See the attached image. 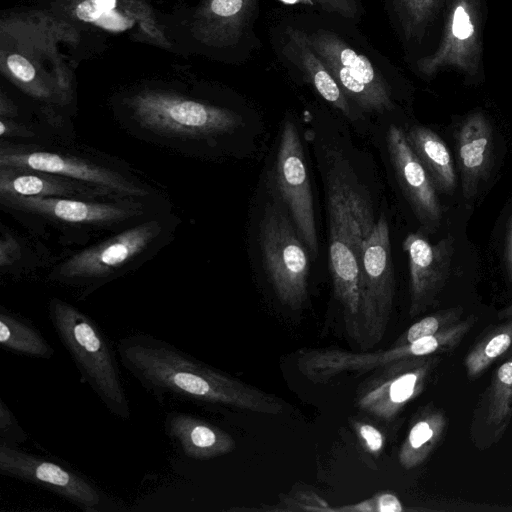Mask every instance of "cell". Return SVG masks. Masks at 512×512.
<instances>
[{
  "label": "cell",
  "instance_id": "6da1fadb",
  "mask_svg": "<svg viewBox=\"0 0 512 512\" xmlns=\"http://www.w3.org/2000/svg\"><path fill=\"white\" fill-rule=\"evenodd\" d=\"M118 353L122 366L161 402L174 399L267 415H279L285 410L277 396L153 336L138 334L122 338Z\"/></svg>",
  "mask_w": 512,
  "mask_h": 512
},
{
  "label": "cell",
  "instance_id": "7a4b0ae2",
  "mask_svg": "<svg viewBox=\"0 0 512 512\" xmlns=\"http://www.w3.org/2000/svg\"><path fill=\"white\" fill-rule=\"evenodd\" d=\"M117 117L134 137L188 156L243 125L231 109L160 88L129 93L118 104Z\"/></svg>",
  "mask_w": 512,
  "mask_h": 512
},
{
  "label": "cell",
  "instance_id": "3957f363",
  "mask_svg": "<svg viewBox=\"0 0 512 512\" xmlns=\"http://www.w3.org/2000/svg\"><path fill=\"white\" fill-rule=\"evenodd\" d=\"M3 210L38 236L55 233L62 245H85L168 210L165 199H78L0 195Z\"/></svg>",
  "mask_w": 512,
  "mask_h": 512
},
{
  "label": "cell",
  "instance_id": "277c9868",
  "mask_svg": "<svg viewBox=\"0 0 512 512\" xmlns=\"http://www.w3.org/2000/svg\"><path fill=\"white\" fill-rule=\"evenodd\" d=\"M179 223L170 211L144 219L65 257L48 280L73 289L83 300L154 257L174 238Z\"/></svg>",
  "mask_w": 512,
  "mask_h": 512
},
{
  "label": "cell",
  "instance_id": "5b68a950",
  "mask_svg": "<svg viewBox=\"0 0 512 512\" xmlns=\"http://www.w3.org/2000/svg\"><path fill=\"white\" fill-rule=\"evenodd\" d=\"M327 209L334 293L342 306L347 332L360 344L362 248L376 221L364 195L340 180L331 181L328 187Z\"/></svg>",
  "mask_w": 512,
  "mask_h": 512
},
{
  "label": "cell",
  "instance_id": "8992f818",
  "mask_svg": "<svg viewBox=\"0 0 512 512\" xmlns=\"http://www.w3.org/2000/svg\"><path fill=\"white\" fill-rule=\"evenodd\" d=\"M48 314L83 381L113 415L128 420L130 405L117 359L97 323L74 305L57 297L50 299Z\"/></svg>",
  "mask_w": 512,
  "mask_h": 512
},
{
  "label": "cell",
  "instance_id": "52a82bcc",
  "mask_svg": "<svg viewBox=\"0 0 512 512\" xmlns=\"http://www.w3.org/2000/svg\"><path fill=\"white\" fill-rule=\"evenodd\" d=\"M0 166L25 168L89 183L126 198L164 199L152 186L112 158L77 149L2 140Z\"/></svg>",
  "mask_w": 512,
  "mask_h": 512
},
{
  "label": "cell",
  "instance_id": "ba28073f",
  "mask_svg": "<svg viewBox=\"0 0 512 512\" xmlns=\"http://www.w3.org/2000/svg\"><path fill=\"white\" fill-rule=\"evenodd\" d=\"M263 262L274 292L282 303L299 310L308 299L310 258L289 215L279 203L265 205L260 226Z\"/></svg>",
  "mask_w": 512,
  "mask_h": 512
},
{
  "label": "cell",
  "instance_id": "9c48e42d",
  "mask_svg": "<svg viewBox=\"0 0 512 512\" xmlns=\"http://www.w3.org/2000/svg\"><path fill=\"white\" fill-rule=\"evenodd\" d=\"M79 33L68 21L44 11L5 16L0 21V49L25 56L55 77L72 97L71 71L59 52L60 44H77Z\"/></svg>",
  "mask_w": 512,
  "mask_h": 512
},
{
  "label": "cell",
  "instance_id": "30bf717a",
  "mask_svg": "<svg viewBox=\"0 0 512 512\" xmlns=\"http://www.w3.org/2000/svg\"><path fill=\"white\" fill-rule=\"evenodd\" d=\"M395 296L390 229L384 216L365 238L361 268V348L380 342L385 334Z\"/></svg>",
  "mask_w": 512,
  "mask_h": 512
},
{
  "label": "cell",
  "instance_id": "8fae6325",
  "mask_svg": "<svg viewBox=\"0 0 512 512\" xmlns=\"http://www.w3.org/2000/svg\"><path fill=\"white\" fill-rule=\"evenodd\" d=\"M308 41L348 99L366 112L393 109L388 83L365 55L328 30L313 32Z\"/></svg>",
  "mask_w": 512,
  "mask_h": 512
},
{
  "label": "cell",
  "instance_id": "7c38bea8",
  "mask_svg": "<svg viewBox=\"0 0 512 512\" xmlns=\"http://www.w3.org/2000/svg\"><path fill=\"white\" fill-rule=\"evenodd\" d=\"M274 181L309 256L318 255L314 205L303 145L298 129L291 121L283 125L276 160Z\"/></svg>",
  "mask_w": 512,
  "mask_h": 512
},
{
  "label": "cell",
  "instance_id": "4fadbf2b",
  "mask_svg": "<svg viewBox=\"0 0 512 512\" xmlns=\"http://www.w3.org/2000/svg\"><path fill=\"white\" fill-rule=\"evenodd\" d=\"M0 472L48 489L83 511L97 512L101 509L102 494L85 477L3 442H0Z\"/></svg>",
  "mask_w": 512,
  "mask_h": 512
},
{
  "label": "cell",
  "instance_id": "5bb4252c",
  "mask_svg": "<svg viewBox=\"0 0 512 512\" xmlns=\"http://www.w3.org/2000/svg\"><path fill=\"white\" fill-rule=\"evenodd\" d=\"M433 360L411 357L379 369L359 388L355 405L377 419H394L423 390Z\"/></svg>",
  "mask_w": 512,
  "mask_h": 512
},
{
  "label": "cell",
  "instance_id": "9a60e30c",
  "mask_svg": "<svg viewBox=\"0 0 512 512\" xmlns=\"http://www.w3.org/2000/svg\"><path fill=\"white\" fill-rule=\"evenodd\" d=\"M480 18L478 0H451L441 44L435 53L418 60V70L431 76L439 69L453 67L476 74L481 57Z\"/></svg>",
  "mask_w": 512,
  "mask_h": 512
},
{
  "label": "cell",
  "instance_id": "2e32d148",
  "mask_svg": "<svg viewBox=\"0 0 512 512\" xmlns=\"http://www.w3.org/2000/svg\"><path fill=\"white\" fill-rule=\"evenodd\" d=\"M410 274V315L416 316L433 305L451 267L454 240L447 237L431 244L420 233H409L403 241Z\"/></svg>",
  "mask_w": 512,
  "mask_h": 512
},
{
  "label": "cell",
  "instance_id": "e0dca14e",
  "mask_svg": "<svg viewBox=\"0 0 512 512\" xmlns=\"http://www.w3.org/2000/svg\"><path fill=\"white\" fill-rule=\"evenodd\" d=\"M389 157L401 189L419 221L430 231L437 229L442 209L436 188L410 146L406 132L391 125L386 134Z\"/></svg>",
  "mask_w": 512,
  "mask_h": 512
},
{
  "label": "cell",
  "instance_id": "ac0fdd59",
  "mask_svg": "<svg viewBox=\"0 0 512 512\" xmlns=\"http://www.w3.org/2000/svg\"><path fill=\"white\" fill-rule=\"evenodd\" d=\"M255 8L256 0H202L193 15L192 34L209 47L233 46L242 37Z\"/></svg>",
  "mask_w": 512,
  "mask_h": 512
},
{
  "label": "cell",
  "instance_id": "d6986e66",
  "mask_svg": "<svg viewBox=\"0 0 512 512\" xmlns=\"http://www.w3.org/2000/svg\"><path fill=\"white\" fill-rule=\"evenodd\" d=\"M0 195L78 199L126 198L64 176L7 166H0Z\"/></svg>",
  "mask_w": 512,
  "mask_h": 512
},
{
  "label": "cell",
  "instance_id": "ffe728a7",
  "mask_svg": "<svg viewBox=\"0 0 512 512\" xmlns=\"http://www.w3.org/2000/svg\"><path fill=\"white\" fill-rule=\"evenodd\" d=\"M462 192L473 199L486 178L492 158L493 130L481 112L469 115L457 134Z\"/></svg>",
  "mask_w": 512,
  "mask_h": 512
},
{
  "label": "cell",
  "instance_id": "44dd1931",
  "mask_svg": "<svg viewBox=\"0 0 512 512\" xmlns=\"http://www.w3.org/2000/svg\"><path fill=\"white\" fill-rule=\"evenodd\" d=\"M166 434L187 457L208 460L232 452L236 443L225 430L194 415L171 412L165 418Z\"/></svg>",
  "mask_w": 512,
  "mask_h": 512
},
{
  "label": "cell",
  "instance_id": "7402d4cb",
  "mask_svg": "<svg viewBox=\"0 0 512 512\" xmlns=\"http://www.w3.org/2000/svg\"><path fill=\"white\" fill-rule=\"evenodd\" d=\"M284 52L302 71L307 81L328 103L337 108L346 117L351 116L348 98L329 72L323 61L312 49L308 35L297 28L288 27L285 31Z\"/></svg>",
  "mask_w": 512,
  "mask_h": 512
},
{
  "label": "cell",
  "instance_id": "603a6c76",
  "mask_svg": "<svg viewBox=\"0 0 512 512\" xmlns=\"http://www.w3.org/2000/svg\"><path fill=\"white\" fill-rule=\"evenodd\" d=\"M0 70L22 91L44 103L63 106L72 99L55 77L17 52L0 49Z\"/></svg>",
  "mask_w": 512,
  "mask_h": 512
},
{
  "label": "cell",
  "instance_id": "cb8c5ba5",
  "mask_svg": "<svg viewBox=\"0 0 512 512\" xmlns=\"http://www.w3.org/2000/svg\"><path fill=\"white\" fill-rule=\"evenodd\" d=\"M406 136L435 188L443 193H453L457 185L456 173L444 141L434 131L423 126L411 127Z\"/></svg>",
  "mask_w": 512,
  "mask_h": 512
},
{
  "label": "cell",
  "instance_id": "d4e9b609",
  "mask_svg": "<svg viewBox=\"0 0 512 512\" xmlns=\"http://www.w3.org/2000/svg\"><path fill=\"white\" fill-rule=\"evenodd\" d=\"M445 426L444 416L426 409L412 424L399 450V462L405 469L419 466L439 442Z\"/></svg>",
  "mask_w": 512,
  "mask_h": 512
},
{
  "label": "cell",
  "instance_id": "484cf974",
  "mask_svg": "<svg viewBox=\"0 0 512 512\" xmlns=\"http://www.w3.org/2000/svg\"><path fill=\"white\" fill-rule=\"evenodd\" d=\"M0 344L7 351L35 358L49 359L54 351L31 322L3 307L0 312Z\"/></svg>",
  "mask_w": 512,
  "mask_h": 512
},
{
  "label": "cell",
  "instance_id": "4316f807",
  "mask_svg": "<svg viewBox=\"0 0 512 512\" xmlns=\"http://www.w3.org/2000/svg\"><path fill=\"white\" fill-rule=\"evenodd\" d=\"M484 424L497 438L512 418V358L503 363L492 379L482 401Z\"/></svg>",
  "mask_w": 512,
  "mask_h": 512
},
{
  "label": "cell",
  "instance_id": "83f0119b",
  "mask_svg": "<svg viewBox=\"0 0 512 512\" xmlns=\"http://www.w3.org/2000/svg\"><path fill=\"white\" fill-rule=\"evenodd\" d=\"M512 346V320L496 327L467 355L468 375L475 377Z\"/></svg>",
  "mask_w": 512,
  "mask_h": 512
},
{
  "label": "cell",
  "instance_id": "f1b7e54d",
  "mask_svg": "<svg viewBox=\"0 0 512 512\" xmlns=\"http://www.w3.org/2000/svg\"><path fill=\"white\" fill-rule=\"evenodd\" d=\"M441 0H395L405 35L417 36L431 21Z\"/></svg>",
  "mask_w": 512,
  "mask_h": 512
},
{
  "label": "cell",
  "instance_id": "f546056e",
  "mask_svg": "<svg viewBox=\"0 0 512 512\" xmlns=\"http://www.w3.org/2000/svg\"><path fill=\"white\" fill-rule=\"evenodd\" d=\"M461 312L457 309L439 312L426 316L411 325L392 345L401 346L413 343L423 337L431 336L440 331L444 324L456 321ZM442 330V329H441Z\"/></svg>",
  "mask_w": 512,
  "mask_h": 512
},
{
  "label": "cell",
  "instance_id": "4dcf8cb0",
  "mask_svg": "<svg viewBox=\"0 0 512 512\" xmlns=\"http://www.w3.org/2000/svg\"><path fill=\"white\" fill-rule=\"evenodd\" d=\"M399 498L390 492H380L363 501L333 507L332 512H402Z\"/></svg>",
  "mask_w": 512,
  "mask_h": 512
},
{
  "label": "cell",
  "instance_id": "1f68e13d",
  "mask_svg": "<svg viewBox=\"0 0 512 512\" xmlns=\"http://www.w3.org/2000/svg\"><path fill=\"white\" fill-rule=\"evenodd\" d=\"M279 511H332L333 507L319 495L310 491H297L280 498Z\"/></svg>",
  "mask_w": 512,
  "mask_h": 512
},
{
  "label": "cell",
  "instance_id": "d6a6232c",
  "mask_svg": "<svg viewBox=\"0 0 512 512\" xmlns=\"http://www.w3.org/2000/svg\"><path fill=\"white\" fill-rule=\"evenodd\" d=\"M27 440V434L18 424L16 417L5 405L3 400L0 401V442L11 446H16Z\"/></svg>",
  "mask_w": 512,
  "mask_h": 512
},
{
  "label": "cell",
  "instance_id": "836d02e7",
  "mask_svg": "<svg viewBox=\"0 0 512 512\" xmlns=\"http://www.w3.org/2000/svg\"><path fill=\"white\" fill-rule=\"evenodd\" d=\"M354 428L360 443L368 453L378 455L383 450L385 438L378 428L366 422H355Z\"/></svg>",
  "mask_w": 512,
  "mask_h": 512
},
{
  "label": "cell",
  "instance_id": "e575fe53",
  "mask_svg": "<svg viewBox=\"0 0 512 512\" xmlns=\"http://www.w3.org/2000/svg\"><path fill=\"white\" fill-rule=\"evenodd\" d=\"M323 10L345 18H354L358 13L355 0H313Z\"/></svg>",
  "mask_w": 512,
  "mask_h": 512
},
{
  "label": "cell",
  "instance_id": "d590c367",
  "mask_svg": "<svg viewBox=\"0 0 512 512\" xmlns=\"http://www.w3.org/2000/svg\"><path fill=\"white\" fill-rule=\"evenodd\" d=\"M505 264L510 281L512 282V216L509 221L506 248H505Z\"/></svg>",
  "mask_w": 512,
  "mask_h": 512
},
{
  "label": "cell",
  "instance_id": "8d00e7d4",
  "mask_svg": "<svg viewBox=\"0 0 512 512\" xmlns=\"http://www.w3.org/2000/svg\"><path fill=\"white\" fill-rule=\"evenodd\" d=\"M287 4H314L313 0H280Z\"/></svg>",
  "mask_w": 512,
  "mask_h": 512
}]
</instances>
